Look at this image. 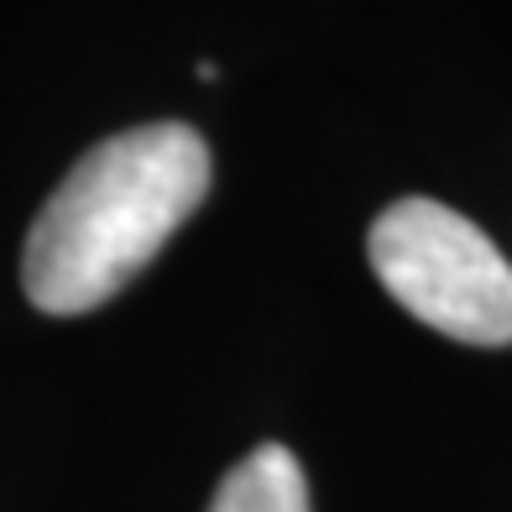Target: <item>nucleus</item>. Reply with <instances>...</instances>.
<instances>
[{"label": "nucleus", "instance_id": "nucleus-1", "mask_svg": "<svg viewBox=\"0 0 512 512\" xmlns=\"http://www.w3.org/2000/svg\"><path fill=\"white\" fill-rule=\"evenodd\" d=\"M209 194V147L178 121L89 147L32 220L21 288L42 314L110 304Z\"/></svg>", "mask_w": 512, "mask_h": 512}, {"label": "nucleus", "instance_id": "nucleus-2", "mask_svg": "<svg viewBox=\"0 0 512 512\" xmlns=\"http://www.w3.org/2000/svg\"><path fill=\"white\" fill-rule=\"evenodd\" d=\"M371 272L418 324L460 345H512V262L460 209L408 194L366 236Z\"/></svg>", "mask_w": 512, "mask_h": 512}, {"label": "nucleus", "instance_id": "nucleus-3", "mask_svg": "<svg viewBox=\"0 0 512 512\" xmlns=\"http://www.w3.org/2000/svg\"><path fill=\"white\" fill-rule=\"evenodd\" d=\"M209 512H314L309 476L288 445H256L220 476Z\"/></svg>", "mask_w": 512, "mask_h": 512}]
</instances>
